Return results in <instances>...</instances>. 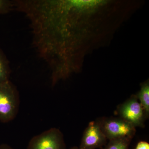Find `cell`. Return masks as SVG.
<instances>
[{
  "instance_id": "6da1fadb",
  "label": "cell",
  "mask_w": 149,
  "mask_h": 149,
  "mask_svg": "<svg viewBox=\"0 0 149 149\" xmlns=\"http://www.w3.org/2000/svg\"><path fill=\"white\" fill-rule=\"evenodd\" d=\"M13 2L14 9L29 19L33 45L51 68L52 85L77 71L82 40L80 17L87 1L15 0Z\"/></svg>"
},
{
  "instance_id": "7a4b0ae2",
  "label": "cell",
  "mask_w": 149,
  "mask_h": 149,
  "mask_svg": "<svg viewBox=\"0 0 149 149\" xmlns=\"http://www.w3.org/2000/svg\"><path fill=\"white\" fill-rule=\"evenodd\" d=\"M19 97L16 87L9 80L0 83V121L13 120L18 112Z\"/></svg>"
},
{
  "instance_id": "3957f363",
  "label": "cell",
  "mask_w": 149,
  "mask_h": 149,
  "mask_svg": "<svg viewBox=\"0 0 149 149\" xmlns=\"http://www.w3.org/2000/svg\"><path fill=\"white\" fill-rule=\"evenodd\" d=\"M100 128L107 139L131 140L136 132V127L122 118H105L99 121Z\"/></svg>"
},
{
  "instance_id": "277c9868",
  "label": "cell",
  "mask_w": 149,
  "mask_h": 149,
  "mask_svg": "<svg viewBox=\"0 0 149 149\" xmlns=\"http://www.w3.org/2000/svg\"><path fill=\"white\" fill-rule=\"evenodd\" d=\"M27 149H66V147L62 133L54 128L32 138Z\"/></svg>"
},
{
  "instance_id": "5b68a950",
  "label": "cell",
  "mask_w": 149,
  "mask_h": 149,
  "mask_svg": "<svg viewBox=\"0 0 149 149\" xmlns=\"http://www.w3.org/2000/svg\"><path fill=\"white\" fill-rule=\"evenodd\" d=\"M118 111L120 118L135 127L143 125L144 121L147 118L144 110L136 95L132 96L119 106Z\"/></svg>"
},
{
  "instance_id": "8992f818",
  "label": "cell",
  "mask_w": 149,
  "mask_h": 149,
  "mask_svg": "<svg viewBox=\"0 0 149 149\" xmlns=\"http://www.w3.org/2000/svg\"><path fill=\"white\" fill-rule=\"evenodd\" d=\"M107 140L99 121H92L85 129L79 149H96L101 148L106 143Z\"/></svg>"
},
{
  "instance_id": "52a82bcc",
  "label": "cell",
  "mask_w": 149,
  "mask_h": 149,
  "mask_svg": "<svg viewBox=\"0 0 149 149\" xmlns=\"http://www.w3.org/2000/svg\"><path fill=\"white\" fill-rule=\"evenodd\" d=\"M136 97L139 100L147 118L149 115V84L146 82L141 86V90Z\"/></svg>"
},
{
  "instance_id": "ba28073f",
  "label": "cell",
  "mask_w": 149,
  "mask_h": 149,
  "mask_svg": "<svg viewBox=\"0 0 149 149\" xmlns=\"http://www.w3.org/2000/svg\"><path fill=\"white\" fill-rule=\"evenodd\" d=\"M10 72L8 60L0 49V83L9 80Z\"/></svg>"
},
{
  "instance_id": "9c48e42d",
  "label": "cell",
  "mask_w": 149,
  "mask_h": 149,
  "mask_svg": "<svg viewBox=\"0 0 149 149\" xmlns=\"http://www.w3.org/2000/svg\"><path fill=\"white\" fill-rule=\"evenodd\" d=\"M131 141L128 139L111 140L104 149H128Z\"/></svg>"
},
{
  "instance_id": "30bf717a",
  "label": "cell",
  "mask_w": 149,
  "mask_h": 149,
  "mask_svg": "<svg viewBox=\"0 0 149 149\" xmlns=\"http://www.w3.org/2000/svg\"><path fill=\"white\" fill-rule=\"evenodd\" d=\"M14 9L13 1L0 0V15L8 13Z\"/></svg>"
},
{
  "instance_id": "8fae6325",
  "label": "cell",
  "mask_w": 149,
  "mask_h": 149,
  "mask_svg": "<svg viewBox=\"0 0 149 149\" xmlns=\"http://www.w3.org/2000/svg\"><path fill=\"white\" fill-rule=\"evenodd\" d=\"M135 149H149V144L146 141H140L137 144Z\"/></svg>"
},
{
  "instance_id": "7c38bea8",
  "label": "cell",
  "mask_w": 149,
  "mask_h": 149,
  "mask_svg": "<svg viewBox=\"0 0 149 149\" xmlns=\"http://www.w3.org/2000/svg\"><path fill=\"white\" fill-rule=\"evenodd\" d=\"M0 149H14L7 144L0 145Z\"/></svg>"
},
{
  "instance_id": "4fadbf2b",
  "label": "cell",
  "mask_w": 149,
  "mask_h": 149,
  "mask_svg": "<svg viewBox=\"0 0 149 149\" xmlns=\"http://www.w3.org/2000/svg\"><path fill=\"white\" fill-rule=\"evenodd\" d=\"M70 149H79V148H78L77 147H73Z\"/></svg>"
}]
</instances>
